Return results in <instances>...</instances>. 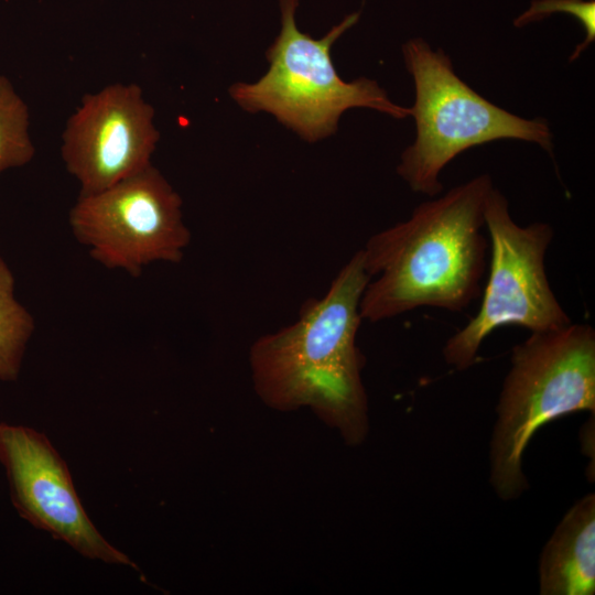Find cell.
<instances>
[{"label":"cell","instance_id":"1","mask_svg":"<svg viewBox=\"0 0 595 595\" xmlns=\"http://www.w3.org/2000/svg\"><path fill=\"white\" fill-rule=\"evenodd\" d=\"M493 187L483 173L368 239L360 249L370 277L359 304L363 321L419 307L461 312L480 298L489 253L484 210Z\"/></svg>","mask_w":595,"mask_h":595},{"label":"cell","instance_id":"2","mask_svg":"<svg viewBox=\"0 0 595 595\" xmlns=\"http://www.w3.org/2000/svg\"><path fill=\"white\" fill-rule=\"evenodd\" d=\"M370 277L361 250L338 271L327 292L299 318L251 347L253 387L269 407H310L350 445L368 432V404L356 345L360 299Z\"/></svg>","mask_w":595,"mask_h":595},{"label":"cell","instance_id":"3","mask_svg":"<svg viewBox=\"0 0 595 595\" xmlns=\"http://www.w3.org/2000/svg\"><path fill=\"white\" fill-rule=\"evenodd\" d=\"M595 412V331L589 324L530 336L512 348L490 440V485L504 500L528 488L523 453L534 433L560 416Z\"/></svg>","mask_w":595,"mask_h":595},{"label":"cell","instance_id":"4","mask_svg":"<svg viewBox=\"0 0 595 595\" xmlns=\"http://www.w3.org/2000/svg\"><path fill=\"white\" fill-rule=\"evenodd\" d=\"M402 55L414 83L410 116L416 134L402 152L397 173L412 192L435 197L443 191V169L462 152L487 142L521 140L553 155L547 119L519 117L480 96L455 74L442 48L415 37L402 45Z\"/></svg>","mask_w":595,"mask_h":595},{"label":"cell","instance_id":"5","mask_svg":"<svg viewBox=\"0 0 595 595\" xmlns=\"http://www.w3.org/2000/svg\"><path fill=\"white\" fill-rule=\"evenodd\" d=\"M298 6L299 0H280L281 30L267 51L268 72L255 83L229 87L242 109L271 113L309 142L332 136L350 108H370L394 119L410 116V108L394 104L376 80L345 82L336 72L331 48L358 22V12L348 14L325 36L313 39L296 26Z\"/></svg>","mask_w":595,"mask_h":595},{"label":"cell","instance_id":"6","mask_svg":"<svg viewBox=\"0 0 595 595\" xmlns=\"http://www.w3.org/2000/svg\"><path fill=\"white\" fill-rule=\"evenodd\" d=\"M484 217L489 263L479 310L443 347L444 360L456 370L473 366L483 342L499 327L520 326L533 333L572 322L545 271L553 228L541 221L518 225L506 196L495 186L487 196Z\"/></svg>","mask_w":595,"mask_h":595},{"label":"cell","instance_id":"7","mask_svg":"<svg viewBox=\"0 0 595 595\" xmlns=\"http://www.w3.org/2000/svg\"><path fill=\"white\" fill-rule=\"evenodd\" d=\"M68 221L93 259L133 278L153 262L178 263L191 241L182 198L152 164L100 192L79 195Z\"/></svg>","mask_w":595,"mask_h":595},{"label":"cell","instance_id":"8","mask_svg":"<svg viewBox=\"0 0 595 595\" xmlns=\"http://www.w3.org/2000/svg\"><path fill=\"white\" fill-rule=\"evenodd\" d=\"M137 84L86 94L62 134V159L79 195L100 192L151 165L160 134Z\"/></svg>","mask_w":595,"mask_h":595},{"label":"cell","instance_id":"9","mask_svg":"<svg viewBox=\"0 0 595 595\" xmlns=\"http://www.w3.org/2000/svg\"><path fill=\"white\" fill-rule=\"evenodd\" d=\"M0 463L12 504L23 519L84 556L137 569L93 524L65 462L45 435L28 426L0 423Z\"/></svg>","mask_w":595,"mask_h":595},{"label":"cell","instance_id":"10","mask_svg":"<svg viewBox=\"0 0 595 595\" xmlns=\"http://www.w3.org/2000/svg\"><path fill=\"white\" fill-rule=\"evenodd\" d=\"M541 595L595 593V495L577 500L559 522L539 560Z\"/></svg>","mask_w":595,"mask_h":595},{"label":"cell","instance_id":"11","mask_svg":"<svg viewBox=\"0 0 595 595\" xmlns=\"http://www.w3.org/2000/svg\"><path fill=\"white\" fill-rule=\"evenodd\" d=\"M34 320L14 295V277L0 257V379L14 380L34 331Z\"/></svg>","mask_w":595,"mask_h":595},{"label":"cell","instance_id":"12","mask_svg":"<svg viewBox=\"0 0 595 595\" xmlns=\"http://www.w3.org/2000/svg\"><path fill=\"white\" fill-rule=\"evenodd\" d=\"M35 154L29 134V109L12 83L0 75V174L23 166Z\"/></svg>","mask_w":595,"mask_h":595},{"label":"cell","instance_id":"13","mask_svg":"<svg viewBox=\"0 0 595 595\" xmlns=\"http://www.w3.org/2000/svg\"><path fill=\"white\" fill-rule=\"evenodd\" d=\"M555 12L572 14L580 21L586 33L585 40L575 47L570 56V61L573 62L595 40L594 0H533L530 8L515 19L513 24L521 28L526 24L540 21Z\"/></svg>","mask_w":595,"mask_h":595}]
</instances>
